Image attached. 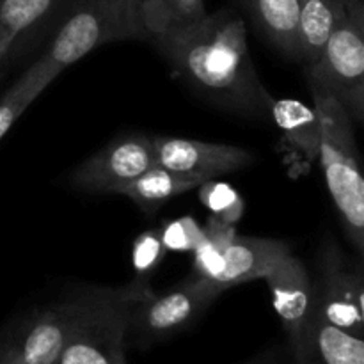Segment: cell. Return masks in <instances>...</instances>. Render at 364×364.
<instances>
[{"label": "cell", "instance_id": "cell-3", "mask_svg": "<svg viewBox=\"0 0 364 364\" xmlns=\"http://www.w3.org/2000/svg\"><path fill=\"white\" fill-rule=\"evenodd\" d=\"M313 109L320 123L322 169L334 206L343 220L347 237L359 255L364 252V178L355 144L354 121L331 92L308 80Z\"/></svg>", "mask_w": 364, "mask_h": 364}, {"label": "cell", "instance_id": "cell-11", "mask_svg": "<svg viewBox=\"0 0 364 364\" xmlns=\"http://www.w3.org/2000/svg\"><path fill=\"white\" fill-rule=\"evenodd\" d=\"M263 279L269 284L272 304L287 334L288 355L297 348L315 311L313 281L304 263L294 255L281 259Z\"/></svg>", "mask_w": 364, "mask_h": 364}, {"label": "cell", "instance_id": "cell-21", "mask_svg": "<svg viewBox=\"0 0 364 364\" xmlns=\"http://www.w3.org/2000/svg\"><path fill=\"white\" fill-rule=\"evenodd\" d=\"M38 85L34 84L31 75L25 71L23 77L7 91V95L0 100V139L9 132L14 121L25 112L28 105L41 95Z\"/></svg>", "mask_w": 364, "mask_h": 364}, {"label": "cell", "instance_id": "cell-9", "mask_svg": "<svg viewBox=\"0 0 364 364\" xmlns=\"http://www.w3.org/2000/svg\"><path fill=\"white\" fill-rule=\"evenodd\" d=\"M155 164L153 139L124 135L103 146L71 173V185L87 192L119 194Z\"/></svg>", "mask_w": 364, "mask_h": 364}, {"label": "cell", "instance_id": "cell-25", "mask_svg": "<svg viewBox=\"0 0 364 364\" xmlns=\"http://www.w3.org/2000/svg\"><path fill=\"white\" fill-rule=\"evenodd\" d=\"M334 2L343 6L345 14L348 18L364 25V0H334Z\"/></svg>", "mask_w": 364, "mask_h": 364}, {"label": "cell", "instance_id": "cell-17", "mask_svg": "<svg viewBox=\"0 0 364 364\" xmlns=\"http://www.w3.org/2000/svg\"><path fill=\"white\" fill-rule=\"evenodd\" d=\"M277 50L299 59V0H242Z\"/></svg>", "mask_w": 364, "mask_h": 364}, {"label": "cell", "instance_id": "cell-18", "mask_svg": "<svg viewBox=\"0 0 364 364\" xmlns=\"http://www.w3.org/2000/svg\"><path fill=\"white\" fill-rule=\"evenodd\" d=\"M139 4L151 39L191 27L208 14L205 0H139Z\"/></svg>", "mask_w": 364, "mask_h": 364}, {"label": "cell", "instance_id": "cell-22", "mask_svg": "<svg viewBox=\"0 0 364 364\" xmlns=\"http://www.w3.org/2000/svg\"><path fill=\"white\" fill-rule=\"evenodd\" d=\"M166 255L167 249L164 247L160 238V230H148L139 235L132 245V263L139 279H144L153 270H156Z\"/></svg>", "mask_w": 364, "mask_h": 364}, {"label": "cell", "instance_id": "cell-1", "mask_svg": "<svg viewBox=\"0 0 364 364\" xmlns=\"http://www.w3.org/2000/svg\"><path fill=\"white\" fill-rule=\"evenodd\" d=\"M153 39L178 77L213 103L245 116L269 112L272 96L256 73L240 16L217 11L191 27Z\"/></svg>", "mask_w": 364, "mask_h": 364}, {"label": "cell", "instance_id": "cell-10", "mask_svg": "<svg viewBox=\"0 0 364 364\" xmlns=\"http://www.w3.org/2000/svg\"><path fill=\"white\" fill-rule=\"evenodd\" d=\"M156 166L213 180L220 174L245 169L255 162L251 151L238 146L213 144L185 137H153Z\"/></svg>", "mask_w": 364, "mask_h": 364}, {"label": "cell", "instance_id": "cell-8", "mask_svg": "<svg viewBox=\"0 0 364 364\" xmlns=\"http://www.w3.org/2000/svg\"><path fill=\"white\" fill-rule=\"evenodd\" d=\"M315 311L334 326L364 338V279L361 267L352 270L334 240H326L313 281Z\"/></svg>", "mask_w": 364, "mask_h": 364}, {"label": "cell", "instance_id": "cell-20", "mask_svg": "<svg viewBox=\"0 0 364 364\" xmlns=\"http://www.w3.org/2000/svg\"><path fill=\"white\" fill-rule=\"evenodd\" d=\"M59 0H0V27L13 39L46 16Z\"/></svg>", "mask_w": 364, "mask_h": 364}, {"label": "cell", "instance_id": "cell-23", "mask_svg": "<svg viewBox=\"0 0 364 364\" xmlns=\"http://www.w3.org/2000/svg\"><path fill=\"white\" fill-rule=\"evenodd\" d=\"M160 238L167 251L171 252H192L203 238V226H199L194 217H180L173 219L160 228Z\"/></svg>", "mask_w": 364, "mask_h": 364}, {"label": "cell", "instance_id": "cell-16", "mask_svg": "<svg viewBox=\"0 0 364 364\" xmlns=\"http://www.w3.org/2000/svg\"><path fill=\"white\" fill-rule=\"evenodd\" d=\"M345 14L334 0H299V59L313 66L322 55L333 28Z\"/></svg>", "mask_w": 364, "mask_h": 364}, {"label": "cell", "instance_id": "cell-5", "mask_svg": "<svg viewBox=\"0 0 364 364\" xmlns=\"http://www.w3.org/2000/svg\"><path fill=\"white\" fill-rule=\"evenodd\" d=\"M223 291L219 284L199 276L188 277L162 294L151 290L132 309L127 347L148 348L191 329Z\"/></svg>", "mask_w": 364, "mask_h": 364}, {"label": "cell", "instance_id": "cell-2", "mask_svg": "<svg viewBox=\"0 0 364 364\" xmlns=\"http://www.w3.org/2000/svg\"><path fill=\"white\" fill-rule=\"evenodd\" d=\"M151 39L139 0H73L45 55L32 68L39 91H45L60 71L107 43Z\"/></svg>", "mask_w": 364, "mask_h": 364}, {"label": "cell", "instance_id": "cell-24", "mask_svg": "<svg viewBox=\"0 0 364 364\" xmlns=\"http://www.w3.org/2000/svg\"><path fill=\"white\" fill-rule=\"evenodd\" d=\"M288 361H290V355H288L287 345H274L238 364H288Z\"/></svg>", "mask_w": 364, "mask_h": 364}, {"label": "cell", "instance_id": "cell-13", "mask_svg": "<svg viewBox=\"0 0 364 364\" xmlns=\"http://www.w3.org/2000/svg\"><path fill=\"white\" fill-rule=\"evenodd\" d=\"M288 364H364V338L334 326L313 311Z\"/></svg>", "mask_w": 364, "mask_h": 364}, {"label": "cell", "instance_id": "cell-7", "mask_svg": "<svg viewBox=\"0 0 364 364\" xmlns=\"http://www.w3.org/2000/svg\"><path fill=\"white\" fill-rule=\"evenodd\" d=\"M308 80L334 96L352 121L364 117V25L347 14L338 20L322 55L308 68Z\"/></svg>", "mask_w": 364, "mask_h": 364}, {"label": "cell", "instance_id": "cell-14", "mask_svg": "<svg viewBox=\"0 0 364 364\" xmlns=\"http://www.w3.org/2000/svg\"><path fill=\"white\" fill-rule=\"evenodd\" d=\"M269 112L283 132L288 148L299 156V162L309 166L320 149V123L315 109L299 100L272 98Z\"/></svg>", "mask_w": 364, "mask_h": 364}, {"label": "cell", "instance_id": "cell-19", "mask_svg": "<svg viewBox=\"0 0 364 364\" xmlns=\"http://www.w3.org/2000/svg\"><path fill=\"white\" fill-rule=\"evenodd\" d=\"M199 201L210 210V215L230 226H237L244 215V199L240 192L224 181L208 180L199 185Z\"/></svg>", "mask_w": 364, "mask_h": 364}, {"label": "cell", "instance_id": "cell-6", "mask_svg": "<svg viewBox=\"0 0 364 364\" xmlns=\"http://www.w3.org/2000/svg\"><path fill=\"white\" fill-rule=\"evenodd\" d=\"M92 288L23 316L0 334V364H57Z\"/></svg>", "mask_w": 364, "mask_h": 364}, {"label": "cell", "instance_id": "cell-26", "mask_svg": "<svg viewBox=\"0 0 364 364\" xmlns=\"http://www.w3.org/2000/svg\"><path fill=\"white\" fill-rule=\"evenodd\" d=\"M13 41L14 39L11 38V36L7 34L2 27H0V57H2L7 50H9V46L13 45Z\"/></svg>", "mask_w": 364, "mask_h": 364}, {"label": "cell", "instance_id": "cell-15", "mask_svg": "<svg viewBox=\"0 0 364 364\" xmlns=\"http://www.w3.org/2000/svg\"><path fill=\"white\" fill-rule=\"evenodd\" d=\"M203 176L191 173H178L162 166H153L146 173H142L137 180L128 183L121 188L119 196L132 199L137 206H141L144 212H155L164 203L185 192L198 188L205 183Z\"/></svg>", "mask_w": 364, "mask_h": 364}, {"label": "cell", "instance_id": "cell-12", "mask_svg": "<svg viewBox=\"0 0 364 364\" xmlns=\"http://www.w3.org/2000/svg\"><path fill=\"white\" fill-rule=\"evenodd\" d=\"M288 255H291V249L284 242L237 233L223 251V269L217 284L226 291L237 284L263 279Z\"/></svg>", "mask_w": 364, "mask_h": 364}, {"label": "cell", "instance_id": "cell-4", "mask_svg": "<svg viewBox=\"0 0 364 364\" xmlns=\"http://www.w3.org/2000/svg\"><path fill=\"white\" fill-rule=\"evenodd\" d=\"M149 291L146 279L119 288H92L91 301L57 364H127L128 320Z\"/></svg>", "mask_w": 364, "mask_h": 364}]
</instances>
